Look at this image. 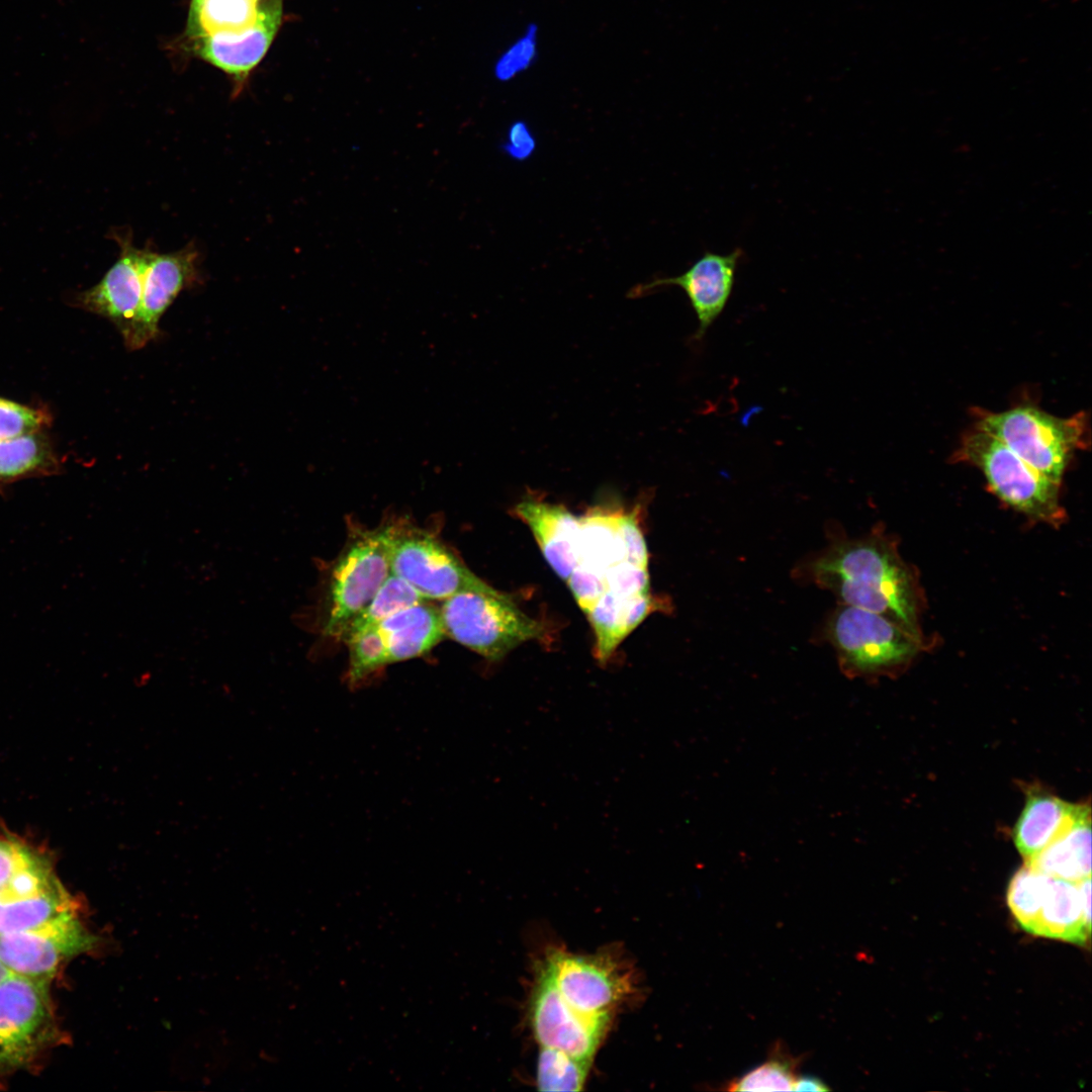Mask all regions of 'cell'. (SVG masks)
Segmentation results:
<instances>
[{
  "instance_id": "obj_21",
  "label": "cell",
  "mask_w": 1092,
  "mask_h": 1092,
  "mask_svg": "<svg viewBox=\"0 0 1092 1092\" xmlns=\"http://www.w3.org/2000/svg\"><path fill=\"white\" fill-rule=\"evenodd\" d=\"M655 604L650 593H604L586 617L596 637V658L605 664L618 645L648 616Z\"/></svg>"
},
{
  "instance_id": "obj_7",
  "label": "cell",
  "mask_w": 1092,
  "mask_h": 1092,
  "mask_svg": "<svg viewBox=\"0 0 1092 1092\" xmlns=\"http://www.w3.org/2000/svg\"><path fill=\"white\" fill-rule=\"evenodd\" d=\"M953 460L980 469L1001 500L1029 518L1056 525L1064 519L1061 483L1036 471L992 435L976 427L967 432Z\"/></svg>"
},
{
  "instance_id": "obj_13",
  "label": "cell",
  "mask_w": 1092,
  "mask_h": 1092,
  "mask_svg": "<svg viewBox=\"0 0 1092 1092\" xmlns=\"http://www.w3.org/2000/svg\"><path fill=\"white\" fill-rule=\"evenodd\" d=\"M99 941L76 913L36 929L0 933V961L13 974L49 980L62 963Z\"/></svg>"
},
{
  "instance_id": "obj_33",
  "label": "cell",
  "mask_w": 1092,
  "mask_h": 1092,
  "mask_svg": "<svg viewBox=\"0 0 1092 1092\" xmlns=\"http://www.w3.org/2000/svg\"><path fill=\"white\" fill-rule=\"evenodd\" d=\"M793 1090L794 1091L825 1092V1091H830V1088L827 1087L826 1084L823 1081H821L819 1078L814 1077V1076L806 1075V1076H800V1077L798 1076L797 1077V1080H796V1082L794 1084Z\"/></svg>"
},
{
  "instance_id": "obj_16",
  "label": "cell",
  "mask_w": 1092,
  "mask_h": 1092,
  "mask_svg": "<svg viewBox=\"0 0 1092 1092\" xmlns=\"http://www.w3.org/2000/svg\"><path fill=\"white\" fill-rule=\"evenodd\" d=\"M743 257L740 248L729 254L705 252L687 271L674 277L656 278L636 285L629 296L639 297L666 286H677L687 294L698 318L694 342H701L708 329L725 309L731 296L738 264Z\"/></svg>"
},
{
  "instance_id": "obj_20",
  "label": "cell",
  "mask_w": 1092,
  "mask_h": 1092,
  "mask_svg": "<svg viewBox=\"0 0 1092 1092\" xmlns=\"http://www.w3.org/2000/svg\"><path fill=\"white\" fill-rule=\"evenodd\" d=\"M48 856L22 840L0 837V902H11L62 888Z\"/></svg>"
},
{
  "instance_id": "obj_22",
  "label": "cell",
  "mask_w": 1092,
  "mask_h": 1092,
  "mask_svg": "<svg viewBox=\"0 0 1092 1092\" xmlns=\"http://www.w3.org/2000/svg\"><path fill=\"white\" fill-rule=\"evenodd\" d=\"M1029 868L1054 878L1079 882L1091 877V810L1085 804L1074 821L1035 855Z\"/></svg>"
},
{
  "instance_id": "obj_31",
  "label": "cell",
  "mask_w": 1092,
  "mask_h": 1092,
  "mask_svg": "<svg viewBox=\"0 0 1092 1092\" xmlns=\"http://www.w3.org/2000/svg\"><path fill=\"white\" fill-rule=\"evenodd\" d=\"M538 56V26L535 23L527 25L523 33L518 36L499 56L494 65V76L502 82H507L529 70Z\"/></svg>"
},
{
  "instance_id": "obj_23",
  "label": "cell",
  "mask_w": 1092,
  "mask_h": 1092,
  "mask_svg": "<svg viewBox=\"0 0 1092 1092\" xmlns=\"http://www.w3.org/2000/svg\"><path fill=\"white\" fill-rule=\"evenodd\" d=\"M1029 933L1085 945L1091 922L1082 909L1078 882L1051 877L1039 913Z\"/></svg>"
},
{
  "instance_id": "obj_29",
  "label": "cell",
  "mask_w": 1092,
  "mask_h": 1092,
  "mask_svg": "<svg viewBox=\"0 0 1092 1092\" xmlns=\"http://www.w3.org/2000/svg\"><path fill=\"white\" fill-rule=\"evenodd\" d=\"M1051 876L1024 864L1012 877L1007 905L1021 929L1030 931L1042 904Z\"/></svg>"
},
{
  "instance_id": "obj_26",
  "label": "cell",
  "mask_w": 1092,
  "mask_h": 1092,
  "mask_svg": "<svg viewBox=\"0 0 1092 1092\" xmlns=\"http://www.w3.org/2000/svg\"><path fill=\"white\" fill-rule=\"evenodd\" d=\"M425 601L407 582L390 573L373 599L348 625L341 640L346 641L392 614Z\"/></svg>"
},
{
  "instance_id": "obj_24",
  "label": "cell",
  "mask_w": 1092,
  "mask_h": 1092,
  "mask_svg": "<svg viewBox=\"0 0 1092 1092\" xmlns=\"http://www.w3.org/2000/svg\"><path fill=\"white\" fill-rule=\"evenodd\" d=\"M61 470L62 460L46 430L0 440V493L14 482Z\"/></svg>"
},
{
  "instance_id": "obj_2",
  "label": "cell",
  "mask_w": 1092,
  "mask_h": 1092,
  "mask_svg": "<svg viewBox=\"0 0 1092 1092\" xmlns=\"http://www.w3.org/2000/svg\"><path fill=\"white\" fill-rule=\"evenodd\" d=\"M283 0H192L186 37L194 54L242 83L281 25Z\"/></svg>"
},
{
  "instance_id": "obj_19",
  "label": "cell",
  "mask_w": 1092,
  "mask_h": 1092,
  "mask_svg": "<svg viewBox=\"0 0 1092 1092\" xmlns=\"http://www.w3.org/2000/svg\"><path fill=\"white\" fill-rule=\"evenodd\" d=\"M1084 805L1066 802L1038 787L1029 788L1012 831L1019 853L1024 859L1038 853L1074 821Z\"/></svg>"
},
{
  "instance_id": "obj_9",
  "label": "cell",
  "mask_w": 1092,
  "mask_h": 1092,
  "mask_svg": "<svg viewBox=\"0 0 1092 1092\" xmlns=\"http://www.w3.org/2000/svg\"><path fill=\"white\" fill-rule=\"evenodd\" d=\"M445 636L439 608L428 601L402 609L347 639V682L356 688L387 664L430 651Z\"/></svg>"
},
{
  "instance_id": "obj_15",
  "label": "cell",
  "mask_w": 1092,
  "mask_h": 1092,
  "mask_svg": "<svg viewBox=\"0 0 1092 1092\" xmlns=\"http://www.w3.org/2000/svg\"><path fill=\"white\" fill-rule=\"evenodd\" d=\"M119 257L102 279L70 300L74 306L105 317L121 336L133 323L142 301L144 273L152 251L133 246L129 234L113 232Z\"/></svg>"
},
{
  "instance_id": "obj_18",
  "label": "cell",
  "mask_w": 1092,
  "mask_h": 1092,
  "mask_svg": "<svg viewBox=\"0 0 1092 1092\" xmlns=\"http://www.w3.org/2000/svg\"><path fill=\"white\" fill-rule=\"evenodd\" d=\"M514 512L530 528L549 566L566 581L577 564L579 517L562 505L535 498L517 504Z\"/></svg>"
},
{
  "instance_id": "obj_17",
  "label": "cell",
  "mask_w": 1092,
  "mask_h": 1092,
  "mask_svg": "<svg viewBox=\"0 0 1092 1092\" xmlns=\"http://www.w3.org/2000/svg\"><path fill=\"white\" fill-rule=\"evenodd\" d=\"M197 259L198 253L192 245L172 253H151L139 312L122 336L127 349H142L157 337L162 315L178 294L195 282Z\"/></svg>"
},
{
  "instance_id": "obj_14",
  "label": "cell",
  "mask_w": 1092,
  "mask_h": 1092,
  "mask_svg": "<svg viewBox=\"0 0 1092 1092\" xmlns=\"http://www.w3.org/2000/svg\"><path fill=\"white\" fill-rule=\"evenodd\" d=\"M530 1020L541 1046L590 1063L612 1021L583 1015L567 1004L544 963L538 970L532 994Z\"/></svg>"
},
{
  "instance_id": "obj_4",
  "label": "cell",
  "mask_w": 1092,
  "mask_h": 1092,
  "mask_svg": "<svg viewBox=\"0 0 1092 1092\" xmlns=\"http://www.w3.org/2000/svg\"><path fill=\"white\" fill-rule=\"evenodd\" d=\"M822 633L841 672L849 678L871 679L896 672L922 646L919 635L890 619L844 604H838L826 618Z\"/></svg>"
},
{
  "instance_id": "obj_27",
  "label": "cell",
  "mask_w": 1092,
  "mask_h": 1092,
  "mask_svg": "<svg viewBox=\"0 0 1092 1092\" xmlns=\"http://www.w3.org/2000/svg\"><path fill=\"white\" fill-rule=\"evenodd\" d=\"M801 1057L795 1058L784 1043H776L765 1062L729 1082V1091H789L797 1080Z\"/></svg>"
},
{
  "instance_id": "obj_32",
  "label": "cell",
  "mask_w": 1092,
  "mask_h": 1092,
  "mask_svg": "<svg viewBox=\"0 0 1092 1092\" xmlns=\"http://www.w3.org/2000/svg\"><path fill=\"white\" fill-rule=\"evenodd\" d=\"M535 148L536 141L528 124L523 120L512 123L507 133V140L503 144L504 151L511 158L524 161L533 154Z\"/></svg>"
},
{
  "instance_id": "obj_8",
  "label": "cell",
  "mask_w": 1092,
  "mask_h": 1092,
  "mask_svg": "<svg viewBox=\"0 0 1092 1092\" xmlns=\"http://www.w3.org/2000/svg\"><path fill=\"white\" fill-rule=\"evenodd\" d=\"M633 513L592 509L579 517L577 564L566 580L577 605L594 606L609 572L624 564L648 566L643 534Z\"/></svg>"
},
{
  "instance_id": "obj_1",
  "label": "cell",
  "mask_w": 1092,
  "mask_h": 1092,
  "mask_svg": "<svg viewBox=\"0 0 1092 1092\" xmlns=\"http://www.w3.org/2000/svg\"><path fill=\"white\" fill-rule=\"evenodd\" d=\"M794 575L829 590L839 604L880 614L919 635L914 575L882 533L849 538L832 530L825 548L804 558Z\"/></svg>"
},
{
  "instance_id": "obj_25",
  "label": "cell",
  "mask_w": 1092,
  "mask_h": 1092,
  "mask_svg": "<svg viewBox=\"0 0 1092 1092\" xmlns=\"http://www.w3.org/2000/svg\"><path fill=\"white\" fill-rule=\"evenodd\" d=\"M75 899L62 887L34 897L0 902V933L31 930L76 914Z\"/></svg>"
},
{
  "instance_id": "obj_6",
  "label": "cell",
  "mask_w": 1092,
  "mask_h": 1092,
  "mask_svg": "<svg viewBox=\"0 0 1092 1092\" xmlns=\"http://www.w3.org/2000/svg\"><path fill=\"white\" fill-rule=\"evenodd\" d=\"M391 524L375 529L354 527L327 581L323 632L341 639L351 621L368 605L390 575Z\"/></svg>"
},
{
  "instance_id": "obj_11",
  "label": "cell",
  "mask_w": 1092,
  "mask_h": 1092,
  "mask_svg": "<svg viewBox=\"0 0 1092 1092\" xmlns=\"http://www.w3.org/2000/svg\"><path fill=\"white\" fill-rule=\"evenodd\" d=\"M391 573L425 600L444 601L463 592L493 593L435 536L415 527L391 525Z\"/></svg>"
},
{
  "instance_id": "obj_3",
  "label": "cell",
  "mask_w": 1092,
  "mask_h": 1092,
  "mask_svg": "<svg viewBox=\"0 0 1092 1092\" xmlns=\"http://www.w3.org/2000/svg\"><path fill=\"white\" fill-rule=\"evenodd\" d=\"M975 416L976 428L1058 483L1073 454L1088 446V421L1083 412L1059 418L1024 404L999 413L977 408Z\"/></svg>"
},
{
  "instance_id": "obj_5",
  "label": "cell",
  "mask_w": 1092,
  "mask_h": 1092,
  "mask_svg": "<svg viewBox=\"0 0 1092 1092\" xmlns=\"http://www.w3.org/2000/svg\"><path fill=\"white\" fill-rule=\"evenodd\" d=\"M439 612L445 636L493 662L546 632L542 622L499 590L456 594L443 601Z\"/></svg>"
},
{
  "instance_id": "obj_28",
  "label": "cell",
  "mask_w": 1092,
  "mask_h": 1092,
  "mask_svg": "<svg viewBox=\"0 0 1092 1092\" xmlns=\"http://www.w3.org/2000/svg\"><path fill=\"white\" fill-rule=\"evenodd\" d=\"M590 1064L562 1051L541 1046L537 1059L536 1085L541 1091H579Z\"/></svg>"
},
{
  "instance_id": "obj_34",
  "label": "cell",
  "mask_w": 1092,
  "mask_h": 1092,
  "mask_svg": "<svg viewBox=\"0 0 1092 1092\" xmlns=\"http://www.w3.org/2000/svg\"><path fill=\"white\" fill-rule=\"evenodd\" d=\"M12 974H13V973H11V972H10V971H9V970H8V969H7V968H6L5 966H4V965H3V963H2L1 961H0V982H2L3 980H5V979H6L7 977H9V976H10V975H12Z\"/></svg>"
},
{
  "instance_id": "obj_10",
  "label": "cell",
  "mask_w": 1092,
  "mask_h": 1092,
  "mask_svg": "<svg viewBox=\"0 0 1092 1092\" xmlns=\"http://www.w3.org/2000/svg\"><path fill=\"white\" fill-rule=\"evenodd\" d=\"M48 984L17 974L0 982V1078L26 1067L58 1036Z\"/></svg>"
},
{
  "instance_id": "obj_12",
  "label": "cell",
  "mask_w": 1092,
  "mask_h": 1092,
  "mask_svg": "<svg viewBox=\"0 0 1092 1092\" xmlns=\"http://www.w3.org/2000/svg\"><path fill=\"white\" fill-rule=\"evenodd\" d=\"M543 963L566 1003L589 1017L612 1020L636 993L631 970L607 953L552 950Z\"/></svg>"
},
{
  "instance_id": "obj_30",
  "label": "cell",
  "mask_w": 1092,
  "mask_h": 1092,
  "mask_svg": "<svg viewBox=\"0 0 1092 1092\" xmlns=\"http://www.w3.org/2000/svg\"><path fill=\"white\" fill-rule=\"evenodd\" d=\"M52 421L51 413L42 406L0 396V440L47 430Z\"/></svg>"
}]
</instances>
